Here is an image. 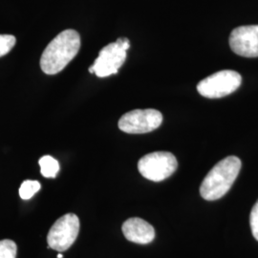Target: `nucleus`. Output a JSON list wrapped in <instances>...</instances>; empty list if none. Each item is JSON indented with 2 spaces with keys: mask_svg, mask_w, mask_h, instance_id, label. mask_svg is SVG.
I'll list each match as a JSON object with an SVG mask.
<instances>
[{
  "mask_svg": "<svg viewBox=\"0 0 258 258\" xmlns=\"http://www.w3.org/2000/svg\"><path fill=\"white\" fill-rule=\"evenodd\" d=\"M249 224H250L252 235L258 241V201L253 206L251 212H250Z\"/></svg>",
  "mask_w": 258,
  "mask_h": 258,
  "instance_id": "nucleus-14",
  "label": "nucleus"
},
{
  "mask_svg": "<svg viewBox=\"0 0 258 258\" xmlns=\"http://www.w3.org/2000/svg\"><path fill=\"white\" fill-rule=\"evenodd\" d=\"M178 162L175 156L166 151H157L142 157L138 163L139 172L146 179L161 182L176 171Z\"/></svg>",
  "mask_w": 258,
  "mask_h": 258,
  "instance_id": "nucleus-4",
  "label": "nucleus"
},
{
  "mask_svg": "<svg viewBox=\"0 0 258 258\" xmlns=\"http://www.w3.org/2000/svg\"><path fill=\"white\" fill-rule=\"evenodd\" d=\"M241 169L238 157L229 156L212 167L200 186V194L207 201L222 198L231 189Z\"/></svg>",
  "mask_w": 258,
  "mask_h": 258,
  "instance_id": "nucleus-2",
  "label": "nucleus"
},
{
  "mask_svg": "<svg viewBox=\"0 0 258 258\" xmlns=\"http://www.w3.org/2000/svg\"><path fill=\"white\" fill-rule=\"evenodd\" d=\"M17 39L12 35H0V57L7 55L16 45Z\"/></svg>",
  "mask_w": 258,
  "mask_h": 258,
  "instance_id": "nucleus-13",
  "label": "nucleus"
},
{
  "mask_svg": "<svg viewBox=\"0 0 258 258\" xmlns=\"http://www.w3.org/2000/svg\"><path fill=\"white\" fill-rule=\"evenodd\" d=\"M121 231L125 238L137 244H148L155 238L154 228L141 218H129L122 224Z\"/></svg>",
  "mask_w": 258,
  "mask_h": 258,
  "instance_id": "nucleus-9",
  "label": "nucleus"
},
{
  "mask_svg": "<svg viewBox=\"0 0 258 258\" xmlns=\"http://www.w3.org/2000/svg\"><path fill=\"white\" fill-rule=\"evenodd\" d=\"M40 184L37 181L26 180L24 181L19 188V195L23 200L31 199L40 189Z\"/></svg>",
  "mask_w": 258,
  "mask_h": 258,
  "instance_id": "nucleus-11",
  "label": "nucleus"
},
{
  "mask_svg": "<svg viewBox=\"0 0 258 258\" xmlns=\"http://www.w3.org/2000/svg\"><path fill=\"white\" fill-rule=\"evenodd\" d=\"M38 164L40 166V172L45 178H55L59 171V164L52 156L46 155L41 157L38 161Z\"/></svg>",
  "mask_w": 258,
  "mask_h": 258,
  "instance_id": "nucleus-10",
  "label": "nucleus"
},
{
  "mask_svg": "<svg viewBox=\"0 0 258 258\" xmlns=\"http://www.w3.org/2000/svg\"><path fill=\"white\" fill-rule=\"evenodd\" d=\"M80 232V219L74 213H67L58 218L47 235L49 248L64 251L69 249L78 238Z\"/></svg>",
  "mask_w": 258,
  "mask_h": 258,
  "instance_id": "nucleus-6",
  "label": "nucleus"
},
{
  "mask_svg": "<svg viewBox=\"0 0 258 258\" xmlns=\"http://www.w3.org/2000/svg\"><path fill=\"white\" fill-rule=\"evenodd\" d=\"M130 43L126 37H120L115 42L103 47L99 56L89 68V72L97 75L99 78L117 74L126 59Z\"/></svg>",
  "mask_w": 258,
  "mask_h": 258,
  "instance_id": "nucleus-3",
  "label": "nucleus"
},
{
  "mask_svg": "<svg viewBox=\"0 0 258 258\" xmlns=\"http://www.w3.org/2000/svg\"><path fill=\"white\" fill-rule=\"evenodd\" d=\"M231 50L241 56L257 57L258 25L235 28L230 36Z\"/></svg>",
  "mask_w": 258,
  "mask_h": 258,
  "instance_id": "nucleus-8",
  "label": "nucleus"
},
{
  "mask_svg": "<svg viewBox=\"0 0 258 258\" xmlns=\"http://www.w3.org/2000/svg\"><path fill=\"white\" fill-rule=\"evenodd\" d=\"M80 48L81 37L77 31L69 29L59 33L41 55V70L47 75L61 72L79 53Z\"/></svg>",
  "mask_w": 258,
  "mask_h": 258,
  "instance_id": "nucleus-1",
  "label": "nucleus"
},
{
  "mask_svg": "<svg viewBox=\"0 0 258 258\" xmlns=\"http://www.w3.org/2000/svg\"><path fill=\"white\" fill-rule=\"evenodd\" d=\"M17 249V244L14 241L9 239L0 241V258H16Z\"/></svg>",
  "mask_w": 258,
  "mask_h": 258,
  "instance_id": "nucleus-12",
  "label": "nucleus"
},
{
  "mask_svg": "<svg viewBox=\"0 0 258 258\" xmlns=\"http://www.w3.org/2000/svg\"><path fill=\"white\" fill-rule=\"evenodd\" d=\"M242 77L232 70H222L204 79L197 85V91L208 99H219L239 88Z\"/></svg>",
  "mask_w": 258,
  "mask_h": 258,
  "instance_id": "nucleus-5",
  "label": "nucleus"
},
{
  "mask_svg": "<svg viewBox=\"0 0 258 258\" xmlns=\"http://www.w3.org/2000/svg\"><path fill=\"white\" fill-rule=\"evenodd\" d=\"M163 122V115L156 109H135L121 116L119 128L129 134H144L158 128Z\"/></svg>",
  "mask_w": 258,
  "mask_h": 258,
  "instance_id": "nucleus-7",
  "label": "nucleus"
},
{
  "mask_svg": "<svg viewBox=\"0 0 258 258\" xmlns=\"http://www.w3.org/2000/svg\"><path fill=\"white\" fill-rule=\"evenodd\" d=\"M63 257V255H62V254H60V253H59V254H57V258H62Z\"/></svg>",
  "mask_w": 258,
  "mask_h": 258,
  "instance_id": "nucleus-15",
  "label": "nucleus"
}]
</instances>
